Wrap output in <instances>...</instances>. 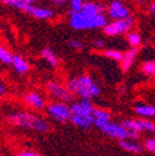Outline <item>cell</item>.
<instances>
[{"label":"cell","mask_w":155,"mask_h":156,"mask_svg":"<svg viewBox=\"0 0 155 156\" xmlns=\"http://www.w3.org/2000/svg\"><path fill=\"white\" fill-rule=\"evenodd\" d=\"M67 89L74 95H78L81 99L91 101L101 94L99 87L96 84V82L92 80V77L83 74L71 78L67 82Z\"/></svg>","instance_id":"obj_1"},{"label":"cell","mask_w":155,"mask_h":156,"mask_svg":"<svg viewBox=\"0 0 155 156\" xmlns=\"http://www.w3.org/2000/svg\"><path fill=\"white\" fill-rule=\"evenodd\" d=\"M8 120L16 126L31 129V130L38 131V133H45L50 128L49 123L44 118H41V116H38V115H35V114H31V113H27V112L13 113L8 116Z\"/></svg>","instance_id":"obj_2"},{"label":"cell","mask_w":155,"mask_h":156,"mask_svg":"<svg viewBox=\"0 0 155 156\" xmlns=\"http://www.w3.org/2000/svg\"><path fill=\"white\" fill-rule=\"evenodd\" d=\"M108 24L107 17L102 14L87 15L82 11L70 12V25L74 30H88V29H101Z\"/></svg>","instance_id":"obj_3"},{"label":"cell","mask_w":155,"mask_h":156,"mask_svg":"<svg viewBox=\"0 0 155 156\" xmlns=\"http://www.w3.org/2000/svg\"><path fill=\"white\" fill-rule=\"evenodd\" d=\"M47 114L52 119L60 122V123H66L71 120V109L66 103L61 102H55L47 105Z\"/></svg>","instance_id":"obj_4"},{"label":"cell","mask_w":155,"mask_h":156,"mask_svg":"<svg viewBox=\"0 0 155 156\" xmlns=\"http://www.w3.org/2000/svg\"><path fill=\"white\" fill-rule=\"evenodd\" d=\"M125 130L140 134L143 131L145 133H154L155 124L153 120H142V119H125L121 124Z\"/></svg>","instance_id":"obj_5"},{"label":"cell","mask_w":155,"mask_h":156,"mask_svg":"<svg viewBox=\"0 0 155 156\" xmlns=\"http://www.w3.org/2000/svg\"><path fill=\"white\" fill-rule=\"evenodd\" d=\"M47 90L56 101H59L61 103H67V102L73 101V94L67 89V87L57 83V82H53V81L49 82Z\"/></svg>","instance_id":"obj_6"},{"label":"cell","mask_w":155,"mask_h":156,"mask_svg":"<svg viewBox=\"0 0 155 156\" xmlns=\"http://www.w3.org/2000/svg\"><path fill=\"white\" fill-rule=\"evenodd\" d=\"M134 25V20L132 17L124 19V20H118L110 24H107L104 26V32L108 36H117V35H122L128 32Z\"/></svg>","instance_id":"obj_7"},{"label":"cell","mask_w":155,"mask_h":156,"mask_svg":"<svg viewBox=\"0 0 155 156\" xmlns=\"http://www.w3.org/2000/svg\"><path fill=\"white\" fill-rule=\"evenodd\" d=\"M102 133H104L106 135H108L109 138L115 139V140H125L128 139V133L127 130L121 125V124H115V123H107L106 125H103L99 129Z\"/></svg>","instance_id":"obj_8"},{"label":"cell","mask_w":155,"mask_h":156,"mask_svg":"<svg viewBox=\"0 0 155 156\" xmlns=\"http://www.w3.org/2000/svg\"><path fill=\"white\" fill-rule=\"evenodd\" d=\"M108 14L112 19H114V20H117V21L130 17L129 9L121 2V0H113V2L109 4Z\"/></svg>","instance_id":"obj_9"},{"label":"cell","mask_w":155,"mask_h":156,"mask_svg":"<svg viewBox=\"0 0 155 156\" xmlns=\"http://www.w3.org/2000/svg\"><path fill=\"white\" fill-rule=\"evenodd\" d=\"M71 114L72 115H78V116H89L93 113V105L91 103V101L87 99H80L74 102L71 107Z\"/></svg>","instance_id":"obj_10"},{"label":"cell","mask_w":155,"mask_h":156,"mask_svg":"<svg viewBox=\"0 0 155 156\" xmlns=\"http://www.w3.org/2000/svg\"><path fill=\"white\" fill-rule=\"evenodd\" d=\"M92 119H93V125H96L98 129H101L103 125L110 122V113L104 110V109H93L92 113Z\"/></svg>","instance_id":"obj_11"},{"label":"cell","mask_w":155,"mask_h":156,"mask_svg":"<svg viewBox=\"0 0 155 156\" xmlns=\"http://www.w3.org/2000/svg\"><path fill=\"white\" fill-rule=\"evenodd\" d=\"M24 102L26 103V105H29L30 108L34 109H42L45 107V99L44 97L40 95L36 92H30L24 97Z\"/></svg>","instance_id":"obj_12"},{"label":"cell","mask_w":155,"mask_h":156,"mask_svg":"<svg viewBox=\"0 0 155 156\" xmlns=\"http://www.w3.org/2000/svg\"><path fill=\"white\" fill-rule=\"evenodd\" d=\"M81 11L83 14H87V15H97V14L104 15L106 6L103 4H96L93 2H87V3H83Z\"/></svg>","instance_id":"obj_13"},{"label":"cell","mask_w":155,"mask_h":156,"mask_svg":"<svg viewBox=\"0 0 155 156\" xmlns=\"http://www.w3.org/2000/svg\"><path fill=\"white\" fill-rule=\"evenodd\" d=\"M137 53H138V50L137 48H132L129 51H127L123 57H122V60H121V66H122V69L125 72L128 71L133 63H134V60H135V57H137Z\"/></svg>","instance_id":"obj_14"},{"label":"cell","mask_w":155,"mask_h":156,"mask_svg":"<svg viewBox=\"0 0 155 156\" xmlns=\"http://www.w3.org/2000/svg\"><path fill=\"white\" fill-rule=\"evenodd\" d=\"M119 146L122 147V150H124L127 152H130V154H140L143 151V146L140 144H138L134 140H129V139L121 140Z\"/></svg>","instance_id":"obj_15"},{"label":"cell","mask_w":155,"mask_h":156,"mask_svg":"<svg viewBox=\"0 0 155 156\" xmlns=\"http://www.w3.org/2000/svg\"><path fill=\"white\" fill-rule=\"evenodd\" d=\"M71 122L80 129H89L93 125V119L92 115L89 116H78V115H72L71 116Z\"/></svg>","instance_id":"obj_16"},{"label":"cell","mask_w":155,"mask_h":156,"mask_svg":"<svg viewBox=\"0 0 155 156\" xmlns=\"http://www.w3.org/2000/svg\"><path fill=\"white\" fill-rule=\"evenodd\" d=\"M11 65L14 66L15 71H16L17 73H20V74H24V73H26V72L29 71V68H30L29 63L25 61V58H23L21 56H17V55L13 56Z\"/></svg>","instance_id":"obj_17"},{"label":"cell","mask_w":155,"mask_h":156,"mask_svg":"<svg viewBox=\"0 0 155 156\" xmlns=\"http://www.w3.org/2000/svg\"><path fill=\"white\" fill-rule=\"evenodd\" d=\"M135 113H137L138 115L143 116V118H153V116L155 115V108L154 105H149V104H139L134 108Z\"/></svg>","instance_id":"obj_18"},{"label":"cell","mask_w":155,"mask_h":156,"mask_svg":"<svg viewBox=\"0 0 155 156\" xmlns=\"http://www.w3.org/2000/svg\"><path fill=\"white\" fill-rule=\"evenodd\" d=\"M30 14L34 17L41 19V20H45V19H51L53 16V11L51 9H47V8H35L34 6Z\"/></svg>","instance_id":"obj_19"},{"label":"cell","mask_w":155,"mask_h":156,"mask_svg":"<svg viewBox=\"0 0 155 156\" xmlns=\"http://www.w3.org/2000/svg\"><path fill=\"white\" fill-rule=\"evenodd\" d=\"M41 56H42V58H45V60L51 66H56L57 63H59V61H57V57L55 56V53L50 48H44V51L41 52Z\"/></svg>","instance_id":"obj_20"},{"label":"cell","mask_w":155,"mask_h":156,"mask_svg":"<svg viewBox=\"0 0 155 156\" xmlns=\"http://www.w3.org/2000/svg\"><path fill=\"white\" fill-rule=\"evenodd\" d=\"M128 42L133 48H137L142 44V36L138 32H130L128 35Z\"/></svg>","instance_id":"obj_21"},{"label":"cell","mask_w":155,"mask_h":156,"mask_svg":"<svg viewBox=\"0 0 155 156\" xmlns=\"http://www.w3.org/2000/svg\"><path fill=\"white\" fill-rule=\"evenodd\" d=\"M11 60H13V55L6 48L0 46V61H2L3 63L10 65L11 63Z\"/></svg>","instance_id":"obj_22"},{"label":"cell","mask_w":155,"mask_h":156,"mask_svg":"<svg viewBox=\"0 0 155 156\" xmlns=\"http://www.w3.org/2000/svg\"><path fill=\"white\" fill-rule=\"evenodd\" d=\"M103 53H104L106 57H109V58H112V60L119 61V62H121L122 57H123V53H122L121 51H118V50H107V51H104Z\"/></svg>","instance_id":"obj_23"},{"label":"cell","mask_w":155,"mask_h":156,"mask_svg":"<svg viewBox=\"0 0 155 156\" xmlns=\"http://www.w3.org/2000/svg\"><path fill=\"white\" fill-rule=\"evenodd\" d=\"M142 69L146 76H154V73H155V63H154V61H146L143 65Z\"/></svg>","instance_id":"obj_24"},{"label":"cell","mask_w":155,"mask_h":156,"mask_svg":"<svg viewBox=\"0 0 155 156\" xmlns=\"http://www.w3.org/2000/svg\"><path fill=\"white\" fill-rule=\"evenodd\" d=\"M71 3V10L72 12H78L82 10V5H83V0H70Z\"/></svg>","instance_id":"obj_25"},{"label":"cell","mask_w":155,"mask_h":156,"mask_svg":"<svg viewBox=\"0 0 155 156\" xmlns=\"http://www.w3.org/2000/svg\"><path fill=\"white\" fill-rule=\"evenodd\" d=\"M144 149L149 152H154L155 151V139L154 138H148L144 143Z\"/></svg>","instance_id":"obj_26"},{"label":"cell","mask_w":155,"mask_h":156,"mask_svg":"<svg viewBox=\"0 0 155 156\" xmlns=\"http://www.w3.org/2000/svg\"><path fill=\"white\" fill-rule=\"evenodd\" d=\"M67 45H68L71 48L77 50V51L83 48V44H82L81 41H78V40H68V41H67Z\"/></svg>","instance_id":"obj_27"},{"label":"cell","mask_w":155,"mask_h":156,"mask_svg":"<svg viewBox=\"0 0 155 156\" xmlns=\"http://www.w3.org/2000/svg\"><path fill=\"white\" fill-rule=\"evenodd\" d=\"M16 156H40V154H37L34 150H25V151L19 152Z\"/></svg>","instance_id":"obj_28"},{"label":"cell","mask_w":155,"mask_h":156,"mask_svg":"<svg viewBox=\"0 0 155 156\" xmlns=\"http://www.w3.org/2000/svg\"><path fill=\"white\" fill-rule=\"evenodd\" d=\"M0 2H3L5 4H9V5H13V6L17 8L19 3H20V0H0Z\"/></svg>","instance_id":"obj_29"},{"label":"cell","mask_w":155,"mask_h":156,"mask_svg":"<svg viewBox=\"0 0 155 156\" xmlns=\"http://www.w3.org/2000/svg\"><path fill=\"white\" fill-rule=\"evenodd\" d=\"M94 46L98 47V48H99V47H103V46H104V42H103L102 40H97V41L94 42Z\"/></svg>","instance_id":"obj_30"},{"label":"cell","mask_w":155,"mask_h":156,"mask_svg":"<svg viewBox=\"0 0 155 156\" xmlns=\"http://www.w3.org/2000/svg\"><path fill=\"white\" fill-rule=\"evenodd\" d=\"M52 3H55V4H57V5H60V4H63V3H66V0H51Z\"/></svg>","instance_id":"obj_31"},{"label":"cell","mask_w":155,"mask_h":156,"mask_svg":"<svg viewBox=\"0 0 155 156\" xmlns=\"http://www.w3.org/2000/svg\"><path fill=\"white\" fill-rule=\"evenodd\" d=\"M149 10H150V12H151V14H154V12H155V4H154V3H151V4H150Z\"/></svg>","instance_id":"obj_32"},{"label":"cell","mask_w":155,"mask_h":156,"mask_svg":"<svg viewBox=\"0 0 155 156\" xmlns=\"http://www.w3.org/2000/svg\"><path fill=\"white\" fill-rule=\"evenodd\" d=\"M25 3H27V4H32V3H35V2H37V0H24Z\"/></svg>","instance_id":"obj_33"},{"label":"cell","mask_w":155,"mask_h":156,"mask_svg":"<svg viewBox=\"0 0 155 156\" xmlns=\"http://www.w3.org/2000/svg\"><path fill=\"white\" fill-rule=\"evenodd\" d=\"M2 94H4V87L0 84V95H2Z\"/></svg>","instance_id":"obj_34"},{"label":"cell","mask_w":155,"mask_h":156,"mask_svg":"<svg viewBox=\"0 0 155 156\" xmlns=\"http://www.w3.org/2000/svg\"><path fill=\"white\" fill-rule=\"evenodd\" d=\"M137 2H138V3H144L145 0H137Z\"/></svg>","instance_id":"obj_35"}]
</instances>
